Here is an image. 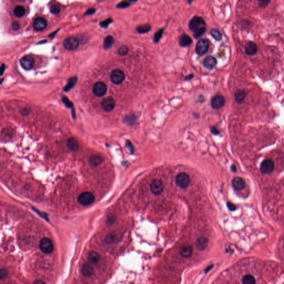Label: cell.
I'll use <instances>...</instances> for the list:
<instances>
[{
	"instance_id": "cell-1",
	"label": "cell",
	"mask_w": 284,
	"mask_h": 284,
	"mask_svg": "<svg viewBox=\"0 0 284 284\" xmlns=\"http://www.w3.org/2000/svg\"><path fill=\"white\" fill-rule=\"evenodd\" d=\"M175 183L179 188H186L190 183V176L184 172L180 173L175 177Z\"/></svg>"
},
{
	"instance_id": "cell-2",
	"label": "cell",
	"mask_w": 284,
	"mask_h": 284,
	"mask_svg": "<svg viewBox=\"0 0 284 284\" xmlns=\"http://www.w3.org/2000/svg\"><path fill=\"white\" fill-rule=\"evenodd\" d=\"M189 27L190 30L194 32L202 28L206 27V22L202 17L195 16L193 17L189 22Z\"/></svg>"
},
{
	"instance_id": "cell-3",
	"label": "cell",
	"mask_w": 284,
	"mask_h": 284,
	"mask_svg": "<svg viewBox=\"0 0 284 284\" xmlns=\"http://www.w3.org/2000/svg\"><path fill=\"white\" fill-rule=\"evenodd\" d=\"M95 200L94 194L89 192H83L78 197L79 203L84 206H89Z\"/></svg>"
},
{
	"instance_id": "cell-4",
	"label": "cell",
	"mask_w": 284,
	"mask_h": 284,
	"mask_svg": "<svg viewBox=\"0 0 284 284\" xmlns=\"http://www.w3.org/2000/svg\"><path fill=\"white\" fill-rule=\"evenodd\" d=\"M40 248L43 253H52L53 250V244L51 240L48 238H43L40 243Z\"/></svg>"
},
{
	"instance_id": "cell-5",
	"label": "cell",
	"mask_w": 284,
	"mask_h": 284,
	"mask_svg": "<svg viewBox=\"0 0 284 284\" xmlns=\"http://www.w3.org/2000/svg\"><path fill=\"white\" fill-rule=\"evenodd\" d=\"M209 48V40L206 38H202L199 40L196 45V52L199 55L206 54Z\"/></svg>"
},
{
	"instance_id": "cell-6",
	"label": "cell",
	"mask_w": 284,
	"mask_h": 284,
	"mask_svg": "<svg viewBox=\"0 0 284 284\" xmlns=\"http://www.w3.org/2000/svg\"><path fill=\"white\" fill-rule=\"evenodd\" d=\"M110 81L114 85H120L123 82L125 79V75L124 72L120 69H114L111 73L110 76Z\"/></svg>"
},
{
	"instance_id": "cell-7",
	"label": "cell",
	"mask_w": 284,
	"mask_h": 284,
	"mask_svg": "<svg viewBox=\"0 0 284 284\" xmlns=\"http://www.w3.org/2000/svg\"><path fill=\"white\" fill-rule=\"evenodd\" d=\"M151 190L154 195H159L161 194L164 190V185L162 181L159 179H154L151 183Z\"/></svg>"
},
{
	"instance_id": "cell-8",
	"label": "cell",
	"mask_w": 284,
	"mask_h": 284,
	"mask_svg": "<svg viewBox=\"0 0 284 284\" xmlns=\"http://www.w3.org/2000/svg\"><path fill=\"white\" fill-rule=\"evenodd\" d=\"M274 163L271 159H265L260 164V171L263 174H270L273 171Z\"/></svg>"
},
{
	"instance_id": "cell-9",
	"label": "cell",
	"mask_w": 284,
	"mask_h": 284,
	"mask_svg": "<svg viewBox=\"0 0 284 284\" xmlns=\"http://www.w3.org/2000/svg\"><path fill=\"white\" fill-rule=\"evenodd\" d=\"M79 45L78 40L75 37H69L63 41V46L67 50H74L78 48Z\"/></svg>"
},
{
	"instance_id": "cell-10",
	"label": "cell",
	"mask_w": 284,
	"mask_h": 284,
	"mask_svg": "<svg viewBox=\"0 0 284 284\" xmlns=\"http://www.w3.org/2000/svg\"><path fill=\"white\" fill-rule=\"evenodd\" d=\"M107 92V86L102 82L96 83L93 88V93L95 96L101 97L104 96Z\"/></svg>"
},
{
	"instance_id": "cell-11",
	"label": "cell",
	"mask_w": 284,
	"mask_h": 284,
	"mask_svg": "<svg viewBox=\"0 0 284 284\" xmlns=\"http://www.w3.org/2000/svg\"><path fill=\"white\" fill-rule=\"evenodd\" d=\"M225 103V99L223 96L216 95L212 98L211 101V106L215 110H219L222 108Z\"/></svg>"
},
{
	"instance_id": "cell-12",
	"label": "cell",
	"mask_w": 284,
	"mask_h": 284,
	"mask_svg": "<svg viewBox=\"0 0 284 284\" xmlns=\"http://www.w3.org/2000/svg\"><path fill=\"white\" fill-rule=\"evenodd\" d=\"M21 65L26 70H30L34 66V59L30 56H26L21 59Z\"/></svg>"
},
{
	"instance_id": "cell-13",
	"label": "cell",
	"mask_w": 284,
	"mask_h": 284,
	"mask_svg": "<svg viewBox=\"0 0 284 284\" xmlns=\"http://www.w3.org/2000/svg\"><path fill=\"white\" fill-rule=\"evenodd\" d=\"M116 102L112 97H108L102 102V107L106 112H110L114 108Z\"/></svg>"
},
{
	"instance_id": "cell-14",
	"label": "cell",
	"mask_w": 284,
	"mask_h": 284,
	"mask_svg": "<svg viewBox=\"0 0 284 284\" xmlns=\"http://www.w3.org/2000/svg\"><path fill=\"white\" fill-rule=\"evenodd\" d=\"M47 26V22L46 20L43 17H37L34 21V27L37 31L43 30Z\"/></svg>"
},
{
	"instance_id": "cell-15",
	"label": "cell",
	"mask_w": 284,
	"mask_h": 284,
	"mask_svg": "<svg viewBox=\"0 0 284 284\" xmlns=\"http://www.w3.org/2000/svg\"><path fill=\"white\" fill-rule=\"evenodd\" d=\"M232 185L235 190H236L237 191H240V190H243V189L245 187L246 183L243 178L237 177L233 179V181H232Z\"/></svg>"
},
{
	"instance_id": "cell-16",
	"label": "cell",
	"mask_w": 284,
	"mask_h": 284,
	"mask_svg": "<svg viewBox=\"0 0 284 284\" xmlns=\"http://www.w3.org/2000/svg\"><path fill=\"white\" fill-rule=\"evenodd\" d=\"M217 63V61L215 58L212 56H208L204 59L203 64L204 66L208 69H214Z\"/></svg>"
},
{
	"instance_id": "cell-17",
	"label": "cell",
	"mask_w": 284,
	"mask_h": 284,
	"mask_svg": "<svg viewBox=\"0 0 284 284\" xmlns=\"http://www.w3.org/2000/svg\"><path fill=\"white\" fill-rule=\"evenodd\" d=\"M104 161V158L99 154H94L91 156L89 158V164L92 167H98Z\"/></svg>"
},
{
	"instance_id": "cell-18",
	"label": "cell",
	"mask_w": 284,
	"mask_h": 284,
	"mask_svg": "<svg viewBox=\"0 0 284 284\" xmlns=\"http://www.w3.org/2000/svg\"><path fill=\"white\" fill-rule=\"evenodd\" d=\"M257 47L255 43L249 42L245 46V52L248 56H254L257 54Z\"/></svg>"
},
{
	"instance_id": "cell-19",
	"label": "cell",
	"mask_w": 284,
	"mask_h": 284,
	"mask_svg": "<svg viewBox=\"0 0 284 284\" xmlns=\"http://www.w3.org/2000/svg\"><path fill=\"white\" fill-rule=\"evenodd\" d=\"M192 39L188 34H183L179 38V45L183 47H186L192 43Z\"/></svg>"
},
{
	"instance_id": "cell-20",
	"label": "cell",
	"mask_w": 284,
	"mask_h": 284,
	"mask_svg": "<svg viewBox=\"0 0 284 284\" xmlns=\"http://www.w3.org/2000/svg\"><path fill=\"white\" fill-rule=\"evenodd\" d=\"M208 239L206 237L202 236V237H200L196 240L195 242V247L197 248V249L202 251V250L206 249V247L208 245Z\"/></svg>"
},
{
	"instance_id": "cell-21",
	"label": "cell",
	"mask_w": 284,
	"mask_h": 284,
	"mask_svg": "<svg viewBox=\"0 0 284 284\" xmlns=\"http://www.w3.org/2000/svg\"><path fill=\"white\" fill-rule=\"evenodd\" d=\"M67 147L71 151H77L79 148L78 142L75 138H70L67 142Z\"/></svg>"
},
{
	"instance_id": "cell-22",
	"label": "cell",
	"mask_w": 284,
	"mask_h": 284,
	"mask_svg": "<svg viewBox=\"0 0 284 284\" xmlns=\"http://www.w3.org/2000/svg\"><path fill=\"white\" fill-rule=\"evenodd\" d=\"M82 273L85 276H90L93 273V268L89 263H86L83 265Z\"/></svg>"
},
{
	"instance_id": "cell-23",
	"label": "cell",
	"mask_w": 284,
	"mask_h": 284,
	"mask_svg": "<svg viewBox=\"0 0 284 284\" xmlns=\"http://www.w3.org/2000/svg\"><path fill=\"white\" fill-rule=\"evenodd\" d=\"M247 93L244 90H238L236 91L235 94V101L239 104H241L243 103L244 100L246 98Z\"/></svg>"
},
{
	"instance_id": "cell-24",
	"label": "cell",
	"mask_w": 284,
	"mask_h": 284,
	"mask_svg": "<svg viewBox=\"0 0 284 284\" xmlns=\"http://www.w3.org/2000/svg\"><path fill=\"white\" fill-rule=\"evenodd\" d=\"M180 255L181 257L188 258L192 256L193 254V248L190 246H184L182 247L180 250Z\"/></svg>"
},
{
	"instance_id": "cell-25",
	"label": "cell",
	"mask_w": 284,
	"mask_h": 284,
	"mask_svg": "<svg viewBox=\"0 0 284 284\" xmlns=\"http://www.w3.org/2000/svg\"><path fill=\"white\" fill-rule=\"evenodd\" d=\"M100 259V256L99 254L94 251H92L89 252L88 256V260L89 263L93 264L98 263Z\"/></svg>"
},
{
	"instance_id": "cell-26",
	"label": "cell",
	"mask_w": 284,
	"mask_h": 284,
	"mask_svg": "<svg viewBox=\"0 0 284 284\" xmlns=\"http://www.w3.org/2000/svg\"><path fill=\"white\" fill-rule=\"evenodd\" d=\"M114 43V38L112 36H108L105 38L103 42V48L105 49H108L112 47Z\"/></svg>"
},
{
	"instance_id": "cell-27",
	"label": "cell",
	"mask_w": 284,
	"mask_h": 284,
	"mask_svg": "<svg viewBox=\"0 0 284 284\" xmlns=\"http://www.w3.org/2000/svg\"><path fill=\"white\" fill-rule=\"evenodd\" d=\"M152 29L151 24H142L138 26L137 28V31L139 34H146L148 32L151 31Z\"/></svg>"
},
{
	"instance_id": "cell-28",
	"label": "cell",
	"mask_w": 284,
	"mask_h": 284,
	"mask_svg": "<svg viewBox=\"0 0 284 284\" xmlns=\"http://www.w3.org/2000/svg\"><path fill=\"white\" fill-rule=\"evenodd\" d=\"M136 116L134 114H130L125 116L123 121L124 123L126 124L127 125H132L136 122Z\"/></svg>"
},
{
	"instance_id": "cell-29",
	"label": "cell",
	"mask_w": 284,
	"mask_h": 284,
	"mask_svg": "<svg viewBox=\"0 0 284 284\" xmlns=\"http://www.w3.org/2000/svg\"><path fill=\"white\" fill-rule=\"evenodd\" d=\"M25 9L22 6H17L14 8V14L17 17H23L25 14Z\"/></svg>"
},
{
	"instance_id": "cell-30",
	"label": "cell",
	"mask_w": 284,
	"mask_h": 284,
	"mask_svg": "<svg viewBox=\"0 0 284 284\" xmlns=\"http://www.w3.org/2000/svg\"><path fill=\"white\" fill-rule=\"evenodd\" d=\"M255 279L251 275H247L242 279L243 284H255Z\"/></svg>"
},
{
	"instance_id": "cell-31",
	"label": "cell",
	"mask_w": 284,
	"mask_h": 284,
	"mask_svg": "<svg viewBox=\"0 0 284 284\" xmlns=\"http://www.w3.org/2000/svg\"><path fill=\"white\" fill-rule=\"evenodd\" d=\"M76 82H77V77H72L71 78L69 79L68 83L65 86V87L64 88V91L65 92H68L69 91L70 89L75 86V83H76Z\"/></svg>"
},
{
	"instance_id": "cell-32",
	"label": "cell",
	"mask_w": 284,
	"mask_h": 284,
	"mask_svg": "<svg viewBox=\"0 0 284 284\" xmlns=\"http://www.w3.org/2000/svg\"><path fill=\"white\" fill-rule=\"evenodd\" d=\"M210 34L216 41H219L222 38V34L218 29H212V30L210 31Z\"/></svg>"
},
{
	"instance_id": "cell-33",
	"label": "cell",
	"mask_w": 284,
	"mask_h": 284,
	"mask_svg": "<svg viewBox=\"0 0 284 284\" xmlns=\"http://www.w3.org/2000/svg\"><path fill=\"white\" fill-rule=\"evenodd\" d=\"M164 28H161V29L158 30L155 33L154 37H153V41H154V43H157L159 41V40H161V38L162 36H163V32H164Z\"/></svg>"
},
{
	"instance_id": "cell-34",
	"label": "cell",
	"mask_w": 284,
	"mask_h": 284,
	"mask_svg": "<svg viewBox=\"0 0 284 284\" xmlns=\"http://www.w3.org/2000/svg\"><path fill=\"white\" fill-rule=\"evenodd\" d=\"M206 30V27H203L200 28V30H199L198 31H195L194 32V34H193L194 37L195 38V39H198L202 35L204 34Z\"/></svg>"
},
{
	"instance_id": "cell-35",
	"label": "cell",
	"mask_w": 284,
	"mask_h": 284,
	"mask_svg": "<svg viewBox=\"0 0 284 284\" xmlns=\"http://www.w3.org/2000/svg\"><path fill=\"white\" fill-rule=\"evenodd\" d=\"M128 52V48L126 46H122L120 47L118 50V53L120 56H125L127 55Z\"/></svg>"
},
{
	"instance_id": "cell-36",
	"label": "cell",
	"mask_w": 284,
	"mask_h": 284,
	"mask_svg": "<svg viewBox=\"0 0 284 284\" xmlns=\"http://www.w3.org/2000/svg\"><path fill=\"white\" fill-rule=\"evenodd\" d=\"M8 272L4 267H2L0 270V279L1 280H4L8 276Z\"/></svg>"
},
{
	"instance_id": "cell-37",
	"label": "cell",
	"mask_w": 284,
	"mask_h": 284,
	"mask_svg": "<svg viewBox=\"0 0 284 284\" xmlns=\"http://www.w3.org/2000/svg\"><path fill=\"white\" fill-rule=\"evenodd\" d=\"M60 8L56 6V5H53L51 8H50V11L52 14H57L60 12Z\"/></svg>"
},
{
	"instance_id": "cell-38",
	"label": "cell",
	"mask_w": 284,
	"mask_h": 284,
	"mask_svg": "<svg viewBox=\"0 0 284 284\" xmlns=\"http://www.w3.org/2000/svg\"><path fill=\"white\" fill-rule=\"evenodd\" d=\"M130 6V3L128 1H122L120 2V4H118L116 7L119 8H127Z\"/></svg>"
},
{
	"instance_id": "cell-39",
	"label": "cell",
	"mask_w": 284,
	"mask_h": 284,
	"mask_svg": "<svg viewBox=\"0 0 284 284\" xmlns=\"http://www.w3.org/2000/svg\"><path fill=\"white\" fill-rule=\"evenodd\" d=\"M116 220V217L114 215H110L108 216L106 222L108 225H112L114 222Z\"/></svg>"
},
{
	"instance_id": "cell-40",
	"label": "cell",
	"mask_w": 284,
	"mask_h": 284,
	"mask_svg": "<svg viewBox=\"0 0 284 284\" xmlns=\"http://www.w3.org/2000/svg\"><path fill=\"white\" fill-rule=\"evenodd\" d=\"M62 101H63V103L65 104V106L69 108H73L72 103L69 101V100L67 98H66V97L63 98H62Z\"/></svg>"
},
{
	"instance_id": "cell-41",
	"label": "cell",
	"mask_w": 284,
	"mask_h": 284,
	"mask_svg": "<svg viewBox=\"0 0 284 284\" xmlns=\"http://www.w3.org/2000/svg\"><path fill=\"white\" fill-rule=\"evenodd\" d=\"M126 147L127 148V149H128L129 151V152H130V153H133V145H132V143L130 142L129 140H127V141H126Z\"/></svg>"
},
{
	"instance_id": "cell-42",
	"label": "cell",
	"mask_w": 284,
	"mask_h": 284,
	"mask_svg": "<svg viewBox=\"0 0 284 284\" xmlns=\"http://www.w3.org/2000/svg\"><path fill=\"white\" fill-rule=\"evenodd\" d=\"M112 20L110 19V18H109L108 20H107L106 21H103V22H101V26H102V27H107L110 24L112 23Z\"/></svg>"
},
{
	"instance_id": "cell-43",
	"label": "cell",
	"mask_w": 284,
	"mask_h": 284,
	"mask_svg": "<svg viewBox=\"0 0 284 284\" xmlns=\"http://www.w3.org/2000/svg\"><path fill=\"white\" fill-rule=\"evenodd\" d=\"M227 206H228V209H229L230 210H231V211H234L236 209V206H235L233 203H230V202L227 203Z\"/></svg>"
},
{
	"instance_id": "cell-44",
	"label": "cell",
	"mask_w": 284,
	"mask_h": 284,
	"mask_svg": "<svg viewBox=\"0 0 284 284\" xmlns=\"http://www.w3.org/2000/svg\"><path fill=\"white\" fill-rule=\"evenodd\" d=\"M12 29L14 30V31H17L20 29V25L18 24V22H14L12 24Z\"/></svg>"
},
{
	"instance_id": "cell-45",
	"label": "cell",
	"mask_w": 284,
	"mask_h": 284,
	"mask_svg": "<svg viewBox=\"0 0 284 284\" xmlns=\"http://www.w3.org/2000/svg\"><path fill=\"white\" fill-rule=\"evenodd\" d=\"M114 241V238L112 235H108L106 238V242L108 244L112 243Z\"/></svg>"
},
{
	"instance_id": "cell-46",
	"label": "cell",
	"mask_w": 284,
	"mask_h": 284,
	"mask_svg": "<svg viewBox=\"0 0 284 284\" xmlns=\"http://www.w3.org/2000/svg\"><path fill=\"white\" fill-rule=\"evenodd\" d=\"M210 131L213 134L218 135L219 134V131L218 129L214 127H212L210 128Z\"/></svg>"
},
{
	"instance_id": "cell-47",
	"label": "cell",
	"mask_w": 284,
	"mask_h": 284,
	"mask_svg": "<svg viewBox=\"0 0 284 284\" xmlns=\"http://www.w3.org/2000/svg\"><path fill=\"white\" fill-rule=\"evenodd\" d=\"M34 211H36V212H37L38 214L40 215V216H42V218H43L44 219H46V220H48V218H47V216L45 214V213H42V212H40L39 211L37 210L36 209H34Z\"/></svg>"
},
{
	"instance_id": "cell-48",
	"label": "cell",
	"mask_w": 284,
	"mask_h": 284,
	"mask_svg": "<svg viewBox=\"0 0 284 284\" xmlns=\"http://www.w3.org/2000/svg\"><path fill=\"white\" fill-rule=\"evenodd\" d=\"M95 11H96V10H95L94 8H91V9H89L87 11L86 14H93L94 13Z\"/></svg>"
},
{
	"instance_id": "cell-49",
	"label": "cell",
	"mask_w": 284,
	"mask_h": 284,
	"mask_svg": "<svg viewBox=\"0 0 284 284\" xmlns=\"http://www.w3.org/2000/svg\"><path fill=\"white\" fill-rule=\"evenodd\" d=\"M33 284H46L45 281H43L41 280H38L35 281Z\"/></svg>"
},
{
	"instance_id": "cell-50",
	"label": "cell",
	"mask_w": 284,
	"mask_h": 284,
	"mask_svg": "<svg viewBox=\"0 0 284 284\" xmlns=\"http://www.w3.org/2000/svg\"><path fill=\"white\" fill-rule=\"evenodd\" d=\"M194 77V75H187L185 77V81H188V80H190L192 79Z\"/></svg>"
},
{
	"instance_id": "cell-51",
	"label": "cell",
	"mask_w": 284,
	"mask_h": 284,
	"mask_svg": "<svg viewBox=\"0 0 284 284\" xmlns=\"http://www.w3.org/2000/svg\"><path fill=\"white\" fill-rule=\"evenodd\" d=\"M5 64H2L1 65V75H2L3 73H4V71H5Z\"/></svg>"
},
{
	"instance_id": "cell-52",
	"label": "cell",
	"mask_w": 284,
	"mask_h": 284,
	"mask_svg": "<svg viewBox=\"0 0 284 284\" xmlns=\"http://www.w3.org/2000/svg\"><path fill=\"white\" fill-rule=\"evenodd\" d=\"M231 171L233 172H235L236 171V166L235 165H232L231 166Z\"/></svg>"
},
{
	"instance_id": "cell-53",
	"label": "cell",
	"mask_w": 284,
	"mask_h": 284,
	"mask_svg": "<svg viewBox=\"0 0 284 284\" xmlns=\"http://www.w3.org/2000/svg\"></svg>"
}]
</instances>
